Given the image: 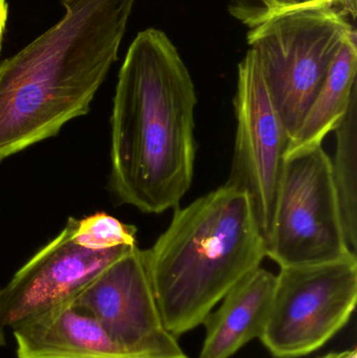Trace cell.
Instances as JSON below:
<instances>
[{"instance_id": "1", "label": "cell", "mask_w": 357, "mask_h": 358, "mask_svg": "<svg viewBox=\"0 0 357 358\" xmlns=\"http://www.w3.org/2000/svg\"><path fill=\"white\" fill-rule=\"evenodd\" d=\"M194 82L157 29L140 31L119 69L111 115L110 187L146 214L178 208L194 178Z\"/></svg>"}, {"instance_id": "2", "label": "cell", "mask_w": 357, "mask_h": 358, "mask_svg": "<svg viewBox=\"0 0 357 358\" xmlns=\"http://www.w3.org/2000/svg\"><path fill=\"white\" fill-rule=\"evenodd\" d=\"M136 0H62L60 21L0 63V162L87 115Z\"/></svg>"}, {"instance_id": "3", "label": "cell", "mask_w": 357, "mask_h": 358, "mask_svg": "<svg viewBox=\"0 0 357 358\" xmlns=\"http://www.w3.org/2000/svg\"><path fill=\"white\" fill-rule=\"evenodd\" d=\"M168 332L198 326L239 282L261 266L266 243L245 192L224 183L174 210L152 248L143 250Z\"/></svg>"}, {"instance_id": "4", "label": "cell", "mask_w": 357, "mask_h": 358, "mask_svg": "<svg viewBox=\"0 0 357 358\" xmlns=\"http://www.w3.org/2000/svg\"><path fill=\"white\" fill-rule=\"evenodd\" d=\"M349 14L339 6H314L279 15L249 29V50L289 140L322 87L344 41L356 33Z\"/></svg>"}, {"instance_id": "5", "label": "cell", "mask_w": 357, "mask_h": 358, "mask_svg": "<svg viewBox=\"0 0 357 358\" xmlns=\"http://www.w3.org/2000/svg\"><path fill=\"white\" fill-rule=\"evenodd\" d=\"M349 256L330 157L322 146L286 157L266 257L283 268Z\"/></svg>"}, {"instance_id": "6", "label": "cell", "mask_w": 357, "mask_h": 358, "mask_svg": "<svg viewBox=\"0 0 357 358\" xmlns=\"http://www.w3.org/2000/svg\"><path fill=\"white\" fill-rule=\"evenodd\" d=\"M356 301V256L283 267L260 341L276 358L312 355L345 327Z\"/></svg>"}, {"instance_id": "7", "label": "cell", "mask_w": 357, "mask_h": 358, "mask_svg": "<svg viewBox=\"0 0 357 358\" xmlns=\"http://www.w3.org/2000/svg\"><path fill=\"white\" fill-rule=\"evenodd\" d=\"M234 111V155L226 185L249 196L266 243L289 136L249 50L238 64Z\"/></svg>"}, {"instance_id": "8", "label": "cell", "mask_w": 357, "mask_h": 358, "mask_svg": "<svg viewBox=\"0 0 357 358\" xmlns=\"http://www.w3.org/2000/svg\"><path fill=\"white\" fill-rule=\"evenodd\" d=\"M77 219L36 252L0 288V324L15 330L73 302L109 265L134 246L92 250L73 240Z\"/></svg>"}, {"instance_id": "9", "label": "cell", "mask_w": 357, "mask_h": 358, "mask_svg": "<svg viewBox=\"0 0 357 358\" xmlns=\"http://www.w3.org/2000/svg\"><path fill=\"white\" fill-rule=\"evenodd\" d=\"M121 346L133 350L180 348L167 331L138 245L109 265L73 302Z\"/></svg>"}, {"instance_id": "10", "label": "cell", "mask_w": 357, "mask_h": 358, "mask_svg": "<svg viewBox=\"0 0 357 358\" xmlns=\"http://www.w3.org/2000/svg\"><path fill=\"white\" fill-rule=\"evenodd\" d=\"M17 358H188L182 349L133 350L112 340L71 304L13 330Z\"/></svg>"}, {"instance_id": "11", "label": "cell", "mask_w": 357, "mask_h": 358, "mask_svg": "<svg viewBox=\"0 0 357 358\" xmlns=\"http://www.w3.org/2000/svg\"><path fill=\"white\" fill-rule=\"evenodd\" d=\"M276 287V275L258 267L239 282L203 325L205 338L199 358H230L260 338L265 329Z\"/></svg>"}, {"instance_id": "12", "label": "cell", "mask_w": 357, "mask_h": 358, "mask_svg": "<svg viewBox=\"0 0 357 358\" xmlns=\"http://www.w3.org/2000/svg\"><path fill=\"white\" fill-rule=\"evenodd\" d=\"M356 33L340 48L322 87L301 124L289 140L285 159L302 151L321 147L323 141L341 123L357 96Z\"/></svg>"}, {"instance_id": "13", "label": "cell", "mask_w": 357, "mask_h": 358, "mask_svg": "<svg viewBox=\"0 0 357 358\" xmlns=\"http://www.w3.org/2000/svg\"><path fill=\"white\" fill-rule=\"evenodd\" d=\"M337 149L331 159L333 180L343 217L348 246L357 250V96L335 127Z\"/></svg>"}, {"instance_id": "14", "label": "cell", "mask_w": 357, "mask_h": 358, "mask_svg": "<svg viewBox=\"0 0 357 358\" xmlns=\"http://www.w3.org/2000/svg\"><path fill=\"white\" fill-rule=\"evenodd\" d=\"M73 237L78 245L87 250H112L136 245V227L106 213H98L81 220L77 219Z\"/></svg>"}, {"instance_id": "15", "label": "cell", "mask_w": 357, "mask_h": 358, "mask_svg": "<svg viewBox=\"0 0 357 358\" xmlns=\"http://www.w3.org/2000/svg\"><path fill=\"white\" fill-rule=\"evenodd\" d=\"M339 6L356 17V0H228L230 14L249 29L293 10L314 6Z\"/></svg>"}, {"instance_id": "16", "label": "cell", "mask_w": 357, "mask_h": 358, "mask_svg": "<svg viewBox=\"0 0 357 358\" xmlns=\"http://www.w3.org/2000/svg\"><path fill=\"white\" fill-rule=\"evenodd\" d=\"M8 6L6 0H0V50H1L2 38L8 21Z\"/></svg>"}, {"instance_id": "17", "label": "cell", "mask_w": 357, "mask_h": 358, "mask_svg": "<svg viewBox=\"0 0 357 358\" xmlns=\"http://www.w3.org/2000/svg\"><path fill=\"white\" fill-rule=\"evenodd\" d=\"M319 358H357V351L356 348L348 349V350L339 351V352L328 353Z\"/></svg>"}, {"instance_id": "18", "label": "cell", "mask_w": 357, "mask_h": 358, "mask_svg": "<svg viewBox=\"0 0 357 358\" xmlns=\"http://www.w3.org/2000/svg\"><path fill=\"white\" fill-rule=\"evenodd\" d=\"M6 336H4V328L2 327L1 324H0V348L6 346Z\"/></svg>"}]
</instances>
